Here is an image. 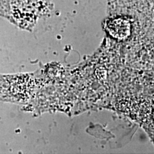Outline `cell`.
I'll return each instance as SVG.
<instances>
[{
	"label": "cell",
	"mask_w": 154,
	"mask_h": 154,
	"mask_svg": "<svg viewBox=\"0 0 154 154\" xmlns=\"http://www.w3.org/2000/svg\"><path fill=\"white\" fill-rule=\"evenodd\" d=\"M107 28L110 34L113 37L122 39L129 35L130 23L123 18H117L108 22Z\"/></svg>",
	"instance_id": "obj_1"
}]
</instances>
